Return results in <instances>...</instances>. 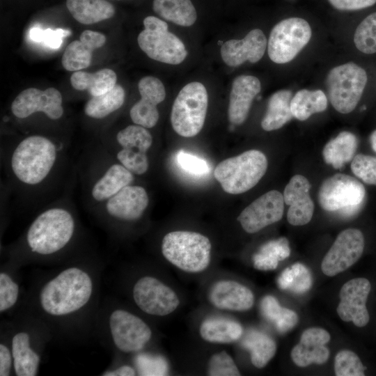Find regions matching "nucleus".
<instances>
[{
	"instance_id": "412c9836",
	"label": "nucleus",
	"mask_w": 376,
	"mask_h": 376,
	"mask_svg": "<svg viewBox=\"0 0 376 376\" xmlns=\"http://www.w3.org/2000/svg\"><path fill=\"white\" fill-rule=\"evenodd\" d=\"M308 180L301 175L291 178L283 191L285 203L289 206L287 220L292 226H304L312 219L314 212V203L309 190Z\"/></svg>"
},
{
	"instance_id": "6ab92c4d",
	"label": "nucleus",
	"mask_w": 376,
	"mask_h": 376,
	"mask_svg": "<svg viewBox=\"0 0 376 376\" xmlns=\"http://www.w3.org/2000/svg\"><path fill=\"white\" fill-rule=\"evenodd\" d=\"M148 204L149 196L146 189L132 183L124 187L97 209L114 219L134 221L143 216Z\"/></svg>"
},
{
	"instance_id": "58836bf2",
	"label": "nucleus",
	"mask_w": 376,
	"mask_h": 376,
	"mask_svg": "<svg viewBox=\"0 0 376 376\" xmlns=\"http://www.w3.org/2000/svg\"><path fill=\"white\" fill-rule=\"evenodd\" d=\"M277 283L282 290L302 294L311 288L312 276L305 265L297 263L282 272L278 278Z\"/></svg>"
},
{
	"instance_id": "cd10ccee",
	"label": "nucleus",
	"mask_w": 376,
	"mask_h": 376,
	"mask_svg": "<svg viewBox=\"0 0 376 376\" xmlns=\"http://www.w3.org/2000/svg\"><path fill=\"white\" fill-rule=\"evenodd\" d=\"M116 72L104 68L95 72L75 71L70 77V84L77 91H86L91 97L102 95L116 85Z\"/></svg>"
},
{
	"instance_id": "7c9ffc66",
	"label": "nucleus",
	"mask_w": 376,
	"mask_h": 376,
	"mask_svg": "<svg viewBox=\"0 0 376 376\" xmlns=\"http://www.w3.org/2000/svg\"><path fill=\"white\" fill-rule=\"evenodd\" d=\"M292 92L281 90L269 97L266 113L261 121V127L265 131H273L282 127L290 121L293 115L290 109Z\"/></svg>"
},
{
	"instance_id": "f704fd0d",
	"label": "nucleus",
	"mask_w": 376,
	"mask_h": 376,
	"mask_svg": "<svg viewBox=\"0 0 376 376\" xmlns=\"http://www.w3.org/2000/svg\"><path fill=\"white\" fill-rule=\"evenodd\" d=\"M242 346L249 350L251 361L258 368H264L274 357L276 343L268 335L258 331H249L242 340Z\"/></svg>"
},
{
	"instance_id": "aec40b11",
	"label": "nucleus",
	"mask_w": 376,
	"mask_h": 376,
	"mask_svg": "<svg viewBox=\"0 0 376 376\" xmlns=\"http://www.w3.org/2000/svg\"><path fill=\"white\" fill-rule=\"evenodd\" d=\"M141 99L130 110L132 121L136 125L150 129L155 127L159 118L157 106L166 97L162 82L157 77H143L138 84Z\"/></svg>"
},
{
	"instance_id": "c9c22d12",
	"label": "nucleus",
	"mask_w": 376,
	"mask_h": 376,
	"mask_svg": "<svg viewBox=\"0 0 376 376\" xmlns=\"http://www.w3.org/2000/svg\"><path fill=\"white\" fill-rule=\"evenodd\" d=\"M327 107V98L321 90H300L290 102L293 117L299 120H307L311 115L324 111Z\"/></svg>"
},
{
	"instance_id": "39448f33",
	"label": "nucleus",
	"mask_w": 376,
	"mask_h": 376,
	"mask_svg": "<svg viewBox=\"0 0 376 376\" xmlns=\"http://www.w3.org/2000/svg\"><path fill=\"white\" fill-rule=\"evenodd\" d=\"M211 249L210 240L193 231H172L165 235L162 242L164 257L177 268L188 273H200L209 267Z\"/></svg>"
},
{
	"instance_id": "f257e3e1",
	"label": "nucleus",
	"mask_w": 376,
	"mask_h": 376,
	"mask_svg": "<svg viewBox=\"0 0 376 376\" xmlns=\"http://www.w3.org/2000/svg\"><path fill=\"white\" fill-rule=\"evenodd\" d=\"M63 144L42 134H30L9 148L8 175L25 192L41 189L54 179L64 160Z\"/></svg>"
},
{
	"instance_id": "ddd939ff",
	"label": "nucleus",
	"mask_w": 376,
	"mask_h": 376,
	"mask_svg": "<svg viewBox=\"0 0 376 376\" xmlns=\"http://www.w3.org/2000/svg\"><path fill=\"white\" fill-rule=\"evenodd\" d=\"M133 298L141 311L155 316L171 314L180 303L172 288L150 276H143L136 281L133 288Z\"/></svg>"
},
{
	"instance_id": "dca6fc26",
	"label": "nucleus",
	"mask_w": 376,
	"mask_h": 376,
	"mask_svg": "<svg viewBox=\"0 0 376 376\" xmlns=\"http://www.w3.org/2000/svg\"><path fill=\"white\" fill-rule=\"evenodd\" d=\"M109 327L114 344L123 352L140 351L152 336V331L144 321L121 309L111 314Z\"/></svg>"
},
{
	"instance_id": "37998d69",
	"label": "nucleus",
	"mask_w": 376,
	"mask_h": 376,
	"mask_svg": "<svg viewBox=\"0 0 376 376\" xmlns=\"http://www.w3.org/2000/svg\"><path fill=\"white\" fill-rule=\"evenodd\" d=\"M351 169L365 183L376 185V157L358 154L352 160Z\"/></svg>"
},
{
	"instance_id": "79ce46f5",
	"label": "nucleus",
	"mask_w": 376,
	"mask_h": 376,
	"mask_svg": "<svg viewBox=\"0 0 376 376\" xmlns=\"http://www.w3.org/2000/svg\"><path fill=\"white\" fill-rule=\"evenodd\" d=\"M207 373L210 376H239L241 373L232 357L223 350L209 359Z\"/></svg>"
},
{
	"instance_id": "4c0bfd02",
	"label": "nucleus",
	"mask_w": 376,
	"mask_h": 376,
	"mask_svg": "<svg viewBox=\"0 0 376 376\" xmlns=\"http://www.w3.org/2000/svg\"><path fill=\"white\" fill-rule=\"evenodd\" d=\"M290 254L289 242L285 237L270 240L264 244L253 255V263L255 268L260 270H272L277 267L279 263Z\"/></svg>"
},
{
	"instance_id": "ea45409f",
	"label": "nucleus",
	"mask_w": 376,
	"mask_h": 376,
	"mask_svg": "<svg viewBox=\"0 0 376 376\" xmlns=\"http://www.w3.org/2000/svg\"><path fill=\"white\" fill-rule=\"evenodd\" d=\"M354 42L363 53H376V12L366 17L357 26Z\"/></svg>"
},
{
	"instance_id": "6e6552de",
	"label": "nucleus",
	"mask_w": 376,
	"mask_h": 376,
	"mask_svg": "<svg viewBox=\"0 0 376 376\" xmlns=\"http://www.w3.org/2000/svg\"><path fill=\"white\" fill-rule=\"evenodd\" d=\"M366 198L363 185L355 178L336 173L325 179L318 191L320 205L324 210L344 217L356 215Z\"/></svg>"
},
{
	"instance_id": "49530a36",
	"label": "nucleus",
	"mask_w": 376,
	"mask_h": 376,
	"mask_svg": "<svg viewBox=\"0 0 376 376\" xmlns=\"http://www.w3.org/2000/svg\"><path fill=\"white\" fill-rule=\"evenodd\" d=\"M70 33L69 30L63 29H56L54 30L51 29H42L40 42L49 48L58 49L62 44L63 38L69 36Z\"/></svg>"
},
{
	"instance_id": "09e8293b",
	"label": "nucleus",
	"mask_w": 376,
	"mask_h": 376,
	"mask_svg": "<svg viewBox=\"0 0 376 376\" xmlns=\"http://www.w3.org/2000/svg\"><path fill=\"white\" fill-rule=\"evenodd\" d=\"M11 354L8 347L0 345V375L8 376L10 375L11 367Z\"/></svg>"
},
{
	"instance_id": "c756f323",
	"label": "nucleus",
	"mask_w": 376,
	"mask_h": 376,
	"mask_svg": "<svg viewBox=\"0 0 376 376\" xmlns=\"http://www.w3.org/2000/svg\"><path fill=\"white\" fill-rule=\"evenodd\" d=\"M357 146L358 141L354 134L342 132L324 146L322 150L324 160L336 169H341L352 160Z\"/></svg>"
},
{
	"instance_id": "2eb2a0df",
	"label": "nucleus",
	"mask_w": 376,
	"mask_h": 376,
	"mask_svg": "<svg viewBox=\"0 0 376 376\" xmlns=\"http://www.w3.org/2000/svg\"><path fill=\"white\" fill-rule=\"evenodd\" d=\"M10 110L13 115L19 119L41 113L49 120H57L64 113L62 95L53 87L44 91L36 88L22 91L13 101Z\"/></svg>"
},
{
	"instance_id": "1a4fd4ad",
	"label": "nucleus",
	"mask_w": 376,
	"mask_h": 376,
	"mask_svg": "<svg viewBox=\"0 0 376 376\" xmlns=\"http://www.w3.org/2000/svg\"><path fill=\"white\" fill-rule=\"evenodd\" d=\"M144 30L140 32L137 42L141 49L150 58L164 63L178 65L187 56L182 41L168 31L164 21L148 16L143 19Z\"/></svg>"
},
{
	"instance_id": "393cba45",
	"label": "nucleus",
	"mask_w": 376,
	"mask_h": 376,
	"mask_svg": "<svg viewBox=\"0 0 376 376\" xmlns=\"http://www.w3.org/2000/svg\"><path fill=\"white\" fill-rule=\"evenodd\" d=\"M260 89V81L254 76L240 75L233 80L228 109L231 124L238 125L246 120L253 100Z\"/></svg>"
},
{
	"instance_id": "9d476101",
	"label": "nucleus",
	"mask_w": 376,
	"mask_h": 376,
	"mask_svg": "<svg viewBox=\"0 0 376 376\" xmlns=\"http://www.w3.org/2000/svg\"><path fill=\"white\" fill-rule=\"evenodd\" d=\"M364 69L354 63L332 68L327 78V88L331 105L341 113L352 111L359 102L367 83Z\"/></svg>"
},
{
	"instance_id": "9b49d317",
	"label": "nucleus",
	"mask_w": 376,
	"mask_h": 376,
	"mask_svg": "<svg viewBox=\"0 0 376 376\" xmlns=\"http://www.w3.org/2000/svg\"><path fill=\"white\" fill-rule=\"evenodd\" d=\"M117 148L105 149L118 162L135 175H142L150 166L148 152L153 137L148 128L134 124L120 130L115 136Z\"/></svg>"
},
{
	"instance_id": "a211bd4d",
	"label": "nucleus",
	"mask_w": 376,
	"mask_h": 376,
	"mask_svg": "<svg viewBox=\"0 0 376 376\" xmlns=\"http://www.w3.org/2000/svg\"><path fill=\"white\" fill-rule=\"evenodd\" d=\"M371 284L366 278H354L345 283L339 292L340 302L336 311L344 322H352L358 327H365L370 316L366 301Z\"/></svg>"
},
{
	"instance_id": "f3484780",
	"label": "nucleus",
	"mask_w": 376,
	"mask_h": 376,
	"mask_svg": "<svg viewBox=\"0 0 376 376\" xmlns=\"http://www.w3.org/2000/svg\"><path fill=\"white\" fill-rule=\"evenodd\" d=\"M284 203L283 194L277 190H271L246 207L237 220L246 233H257L281 219Z\"/></svg>"
},
{
	"instance_id": "f03ea898",
	"label": "nucleus",
	"mask_w": 376,
	"mask_h": 376,
	"mask_svg": "<svg viewBox=\"0 0 376 376\" xmlns=\"http://www.w3.org/2000/svg\"><path fill=\"white\" fill-rule=\"evenodd\" d=\"M64 201H58L42 211L31 224L26 242L33 253L50 255L63 249L75 232V218Z\"/></svg>"
},
{
	"instance_id": "7ed1b4c3",
	"label": "nucleus",
	"mask_w": 376,
	"mask_h": 376,
	"mask_svg": "<svg viewBox=\"0 0 376 376\" xmlns=\"http://www.w3.org/2000/svg\"><path fill=\"white\" fill-rule=\"evenodd\" d=\"M89 275L77 267L61 272L42 288L40 304L43 310L52 315L75 312L87 304L92 293Z\"/></svg>"
},
{
	"instance_id": "a878e982",
	"label": "nucleus",
	"mask_w": 376,
	"mask_h": 376,
	"mask_svg": "<svg viewBox=\"0 0 376 376\" xmlns=\"http://www.w3.org/2000/svg\"><path fill=\"white\" fill-rule=\"evenodd\" d=\"M106 42L105 36L97 31L85 30L79 40L70 42L62 56L63 67L68 71H78L88 68L92 61L94 50Z\"/></svg>"
},
{
	"instance_id": "4468645a",
	"label": "nucleus",
	"mask_w": 376,
	"mask_h": 376,
	"mask_svg": "<svg viewBox=\"0 0 376 376\" xmlns=\"http://www.w3.org/2000/svg\"><path fill=\"white\" fill-rule=\"evenodd\" d=\"M364 246V236L360 230H343L338 235L322 260V273L328 276H334L345 271L359 260Z\"/></svg>"
},
{
	"instance_id": "72a5a7b5",
	"label": "nucleus",
	"mask_w": 376,
	"mask_h": 376,
	"mask_svg": "<svg viewBox=\"0 0 376 376\" xmlns=\"http://www.w3.org/2000/svg\"><path fill=\"white\" fill-rule=\"evenodd\" d=\"M125 98L124 88L116 84L109 91L91 97L84 105V113L93 119H104L118 110L124 104Z\"/></svg>"
},
{
	"instance_id": "4be33fe9",
	"label": "nucleus",
	"mask_w": 376,
	"mask_h": 376,
	"mask_svg": "<svg viewBox=\"0 0 376 376\" xmlns=\"http://www.w3.org/2000/svg\"><path fill=\"white\" fill-rule=\"evenodd\" d=\"M267 38L262 30L250 31L242 40H229L221 47V56L228 66L237 67L246 61L256 63L263 56Z\"/></svg>"
},
{
	"instance_id": "c03bdc74",
	"label": "nucleus",
	"mask_w": 376,
	"mask_h": 376,
	"mask_svg": "<svg viewBox=\"0 0 376 376\" xmlns=\"http://www.w3.org/2000/svg\"><path fill=\"white\" fill-rule=\"evenodd\" d=\"M19 286L6 273L0 274V311L11 308L17 301Z\"/></svg>"
},
{
	"instance_id": "20e7f679",
	"label": "nucleus",
	"mask_w": 376,
	"mask_h": 376,
	"mask_svg": "<svg viewBox=\"0 0 376 376\" xmlns=\"http://www.w3.org/2000/svg\"><path fill=\"white\" fill-rule=\"evenodd\" d=\"M89 167L84 182L89 206L98 207L124 187L134 182L135 175L118 162L104 148Z\"/></svg>"
},
{
	"instance_id": "f8f14e48",
	"label": "nucleus",
	"mask_w": 376,
	"mask_h": 376,
	"mask_svg": "<svg viewBox=\"0 0 376 376\" xmlns=\"http://www.w3.org/2000/svg\"><path fill=\"white\" fill-rule=\"evenodd\" d=\"M311 29L306 20L290 17L281 20L272 29L267 42L269 58L281 64L292 61L308 44Z\"/></svg>"
},
{
	"instance_id": "3c124183",
	"label": "nucleus",
	"mask_w": 376,
	"mask_h": 376,
	"mask_svg": "<svg viewBox=\"0 0 376 376\" xmlns=\"http://www.w3.org/2000/svg\"><path fill=\"white\" fill-rule=\"evenodd\" d=\"M370 143L371 148L376 152V130L370 134Z\"/></svg>"
},
{
	"instance_id": "de8ad7c7",
	"label": "nucleus",
	"mask_w": 376,
	"mask_h": 376,
	"mask_svg": "<svg viewBox=\"0 0 376 376\" xmlns=\"http://www.w3.org/2000/svg\"><path fill=\"white\" fill-rule=\"evenodd\" d=\"M339 10H357L373 6L376 0H328Z\"/></svg>"
},
{
	"instance_id": "0eeeda50",
	"label": "nucleus",
	"mask_w": 376,
	"mask_h": 376,
	"mask_svg": "<svg viewBox=\"0 0 376 376\" xmlns=\"http://www.w3.org/2000/svg\"><path fill=\"white\" fill-rule=\"evenodd\" d=\"M208 95L198 81L185 85L175 97L171 112L174 131L183 137H193L202 130L207 110Z\"/></svg>"
},
{
	"instance_id": "bb28decb",
	"label": "nucleus",
	"mask_w": 376,
	"mask_h": 376,
	"mask_svg": "<svg viewBox=\"0 0 376 376\" xmlns=\"http://www.w3.org/2000/svg\"><path fill=\"white\" fill-rule=\"evenodd\" d=\"M199 334L209 343H231L242 337L243 328L240 323L230 319L210 318L201 324Z\"/></svg>"
},
{
	"instance_id": "e433bc0d",
	"label": "nucleus",
	"mask_w": 376,
	"mask_h": 376,
	"mask_svg": "<svg viewBox=\"0 0 376 376\" xmlns=\"http://www.w3.org/2000/svg\"><path fill=\"white\" fill-rule=\"evenodd\" d=\"M263 315L276 327L281 334H285L296 326L299 321L295 311L282 307L272 295L265 296L260 302Z\"/></svg>"
},
{
	"instance_id": "423d86ee",
	"label": "nucleus",
	"mask_w": 376,
	"mask_h": 376,
	"mask_svg": "<svg viewBox=\"0 0 376 376\" xmlns=\"http://www.w3.org/2000/svg\"><path fill=\"white\" fill-rule=\"evenodd\" d=\"M267 159L258 150H246L217 164L214 176L224 191L240 194L256 186L265 174Z\"/></svg>"
},
{
	"instance_id": "5701e85b",
	"label": "nucleus",
	"mask_w": 376,
	"mask_h": 376,
	"mask_svg": "<svg viewBox=\"0 0 376 376\" xmlns=\"http://www.w3.org/2000/svg\"><path fill=\"white\" fill-rule=\"evenodd\" d=\"M331 336L324 329L311 327L304 331L299 343L293 347L290 357L299 367H307L311 364H323L329 358V350L326 344Z\"/></svg>"
},
{
	"instance_id": "2f4dec72",
	"label": "nucleus",
	"mask_w": 376,
	"mask_h": 376,
	"mask_svg": "<svg viewBox=\"0 0 376 376\" xmlns=\"http://www.w3.org/2000/svg\"><path fill=\"white\" fill-rule=\"evenodd\" d=\"M152 8L162 18L182 26L193 25L197 19L191 0H153Z\"/></svg>"
},
{
	"instance_id": "a19ab883",
	"label": "nucleus",
	"mask_w": 376,
	"mask_h": 376,
	"mask_svg": "<svg viewBox=\"0 0 376 376\" xmlns=\"http://www.w3.org/2000/svg\"><path fill=\"white\" fill-rule=\"evenodd\" d=\"M334 373L336 376H363L366 367L359 356L352 350H342L335 356Z\"/></svg>"
},
{
	"instance_id": "8fccbe9b",
	"label": "nucleus",
	"mask_w": 376,
	"mask_h": 376,
	"mask_svg": "<svg viewBox=\"0 0 376 376\" xmlns=\"http://www.w3.org/2000/svg\"><path fill=\"white\" fill-rule=\"evenodd\" d=\"M135 375L134 369L129 366H123L114 370L108 371L103 374L105 376H133Z\"/></svg>"
},
{
	"instance_id": "c85d7f7f",
	"label": "nucleus",
	"mask_w": 376,
	"mask_h": 376,
	"mask_svg": "<svg viewBox=\"0 0 376 376\" xmlns=\"http://www.w3.org/2000/svg\"><path fill=\"white\" fill-rule=\"evenodd\" d=\"M68 10L78 22L92 24L114 15L113 6L106 0H66Z\"/></svg>"
},
{
	"instance_id": "b1692460",
	"label": "nucleus",
	"mask_w": 376,
	"mask_h": 376,
	"mask_svg": "<svg viewBox=\"0 0 376 376\" xmlns=\"http://www.w3.org/2000/svg\"><path fill=\"white\" fill-rule=\"evenodd\" d=\"M208 299L214 307L230 311H246L254 304L253 292L233 280H220L214 283L209 290Z\"/></svg>"
},
{
	"instance_id": "a18cd8bd",
	"label": "nucleus",
	"mask_w": 376,
	"mask_h": 376,
	"mask_svg": "<svg viewBox=\"0 0 376 376\" xmlns=\"http://www.w3.org/2000/svg\"><path fill=\"white\" fill-rule=\"evenodd\" d=\"M176 159L180 167L191 174L201 175L208 173L210 170L205 159L183 150L177 153Z\"/></svg>"
},
{
	"instance_id": "473e14b6",
	"label": "nucleus",
	"mask_w": 376,
	"mask_h": 376,
	"mask_svg": "<svg viewBox=\"0 0 376 376\" xmlns=\"http://www.w3.org/2000/svg\"><path fill=\"white\" fill-rule=\"evenodd\" d=\"M12 354L14 368L18 376H34L37 374L40 357L31 347L29 336L20 332L14 336L12 340Z\"/></svg>"
}]
</instances>
